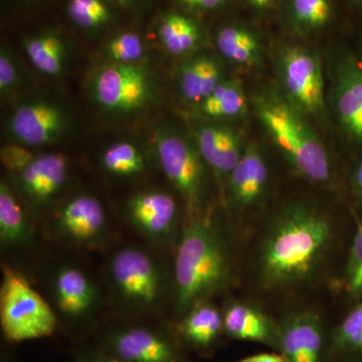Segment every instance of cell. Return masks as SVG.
Listing matches in <instances>:
<instances>
[{"instance_id": "cell-1", "label": "cell", "mask_w": 362, "mask_h": 362, "mask_svg": "<svg viewBox=\"0 0 362 362\" xmlns=\"http://www.w3.org/2000/svg\"><path fill=\"white\" fill-rule=\"evenodd\" d=\"M329 216L310 204L285 206L267 226L259 243L258 270L269 289H287L310 281L332 245Z\"/></svg>"}, {"instance_id": "cell-2", "label": "cell", "mask_w": 362, "mask_h": 362, "mask_svg": "<svg viewBox=\"0 0 362 362\" xmlns=\"http://www.w3.org/2000/svg\"><path fill=\"white\" fill-rule=\"evenodd\" d=\"M230 276V256L221 235L206 218H190L175 257L177 314L185 315L195 305L221 291Z\"/></svg>"}, {"instance_id": "cell-3", "label": "cell", "mask_w": 362, "mask_h": 362, "mask_svg": "<svg viewBox=\"0 0 362 362\" xmlns=\"http://www.w3.org/2000/svg\"><path fill=\"white\" fill-rule=\"evenodd\" d=\"M259 122L293 170L313 183L331 180L329 156L306 116L284 97L263 94L256 100Z\"/></svg>"}, {"instance_id": "cell-4", "label": "cell", "mask_w": 362, "mask_h": 362, "mask_svg": "<svg viewBox=\"0 0 362 362\" xmlns=\"http://www.w3.org/2000/svg\"><path fill=\"white\" fill-rule=\"evenodd\" d=\"M87 90L100 111L109 116L128 117L142 113L156 103L158 83L156 74L144 62H103L90 73Z\"/></svg>"}, {"instance_id": "cell-5", "label": "cell", "mask_w": 362, "mask_h": 362, "mask_svg": "<svg viewBox=\"0 0 362 362\" xmlns=\"http://www.w3.org/2000/svg\"><path fill=\"white\" fill-rule=\"evenodd\" d=\"M152 142L159 165L185 202L190 218H199L206 197L207 166L192 135L160 124L154 127Z\"/></svg>"}, {"instance_id": "cell-6", "label": "cell", "mask_w": 362, "mask_h": 362, "mask_svg": "<svg viewBox=\"0 0 362 362\" xmlns=\"http://www.w3.org/2000/svg\"><path fill=\"white\" fill-rule=\"evenodd\" d=\"M0 324L11 342L52 337L58 318L49 304L21 274L4 267L0 287Z\"/></svg>"}, {"instance_id": "cell-7", "label": "cell", "mask_w": 362, "mask_h": 362, "mask_svg": "<svg viewBox=\"0 0 362 362\" xmlns=\"http://www.w3.org/2000/svg\"><path fill=\"white\" fill-rule=\"evenodd\" d=\"M279 78L284 98L304 116L325 113L323 66L318 54L300 45H289L278 59Z\"/></svg>"}, {"instance_id": "cell-8", "label": "cell", "mask_w": 362, "mask_h": 362, "mask_svg": "<svg viewBox=\"0 0 362 362\" xmlns=\"http://www.w3.org/2000/svg\"><path fill=\"white\" fill-rule=\"evenodd\" d=\"M73 126L66 105L52 97L37 96L21 101L6 121L11 142L30 148L56 144L68 136Z\"/></svg>"}, {"instance_id": "cell-9", "label": "cell", "mask_w": 362, "mask_h": 362, "mask_svg": "<svg viewBox=\"0 0 362 362\" xmlns=\"http://www.w3.org/2000/svg\"><path fill=\"white\" fill-rule=\"evenodd\" d=\"M109 269L117 291L128 303L149 309L160 301L163 278L148 252L140 247H123L112 257Z\"/></svg>"}, {"instance_id": "cell-10", "label": "cell", "mask_w": 362, "mask_h": 362, "mask_svg": "<svg viewBox=\"0 0 362 362\" xmlns=\"http://www.w3.org/2000/svg\"><path fill=\"white\" fill-rule=\"evenodd\" d=\"M190 135L207 168L223 180H226L247 148L237 130L218 121L204 119L195 123Z\"/></svg>"}, {"instance_id": "cell-11", "label": "cell", "mask_w": 362, "mask_h": 362, "mask_svg": "<svg viewBox=\"0 0 362 362\" xmlns=\"http://www.w3.org/2000/svg\"><path fill=\"white\" fill-rule=\"evenodd\" d=\"M126 216L131 225L147 237L165 239L177 223L178 204L175 197L164 190H141L128 199Z\"/></svg>"}, {"instance_id": "cell-12", "label": "cell", "mask_w": 362, "mask_h": 362, "mask_svg": "<svg viewBox=\"0 0 362 362\" xmlns=\"http://www.w3.org/2000/svg\"><path fill=\"white\" fill-rule=\"evenodd\" d=\"M226 181L228 199L238 211H247L261 204L270 181V170L261 150L255 145L247 146Z\"/></svg>"}, {"instance_id": "cell-13", "label": "cell", "mask_w": 362, "mask_h": 362, "mask_svg": "<svg viewBox=\"0 0 362 362\" xmlns=\"http://www.w3.org/2000/svg\"><path fill=\"white\" fill-rule=\"evenodd\" d=\"M70 173L69 159L62 153L37 154L16 176L21 194L33 206H45L65 187Z\"/></svg>"}, {"instance_id": "cell-14", "label": "cell", "mask_w": 362, "mask_h": 362, "mask_svg": "<svg viewBox=\"0 0 362 362\" xmlns=\"http://www.w3.org/2000/svg\"><path fill=\"white\" fill-rule=\"evenodd\" d=\"M106 223L103 204L89 194L71 197L54 218V228L62 237L81 244L99 239L106 228Z\"/></svg>"}, {"instance_id": "cell-15", "label": "cell", "mask_w": 362, "mask_h": 362, "mask_svg": "<svg viewBox=\"0 0 362 362\" xmlns=\"http://www.w3.org/2000/svg\"><path fill=\"white\" fill-rule=\"evenodd\" d=\"M220 54L199 51L182 59L175 71V84L187 103L199 104L225 80Z\"/></svg>"}, {"instance_id": "cell-16", "label": "cell", "mask_w": 362, "mask_h": 362, "mask_svg": "<svg viewBox=\"0 0 362 362\" xmlns=\"http://www.w3.org/2000/svg\"><path fill=\"white\" fill-rule=\"evenodd\" d=\"M280 328V350L287 362H320L324 344L323 324L313 312L288 317Z\"/></svg>"}, {"instance_id": "cell-17", "label": "cell", "mask_w": 362, "mask_h": 362, "mask_svg": "<svg viewBox=\"0 0 362 362\" xmlns=\"http://www.w3.org/2000/svg\"><path fill=\"white\" fill-rule=\"evenodd\" d=\"M333 105L344 132L362 143V66L350 57L338 65Z\"/></svg>"}, {"instance_id": "cell-18", "label": "cell", "mask_w": 362, "mask_h": 362, "mask_svg": "<svg viewBox=\"0 0 362 362\" xmlns=\"http://www.w3.org/2000/svg\"><path fill=\"white\" fill-rule=\"evenodd\" d=\"M223 316V330L228 337L280 349L279 325L257 307L242 302H230Z\"/></svg>"}, {"instance_id": "cell-19", "label": "cell", "mask_w": 362, "mask_h": 362, "mask_svg": "<svg viewBox=\"0 0 362 362\" xmlns=\"http://www.w3.org/2000/svg\"><path fill=\"white\" fill-rule=\"evenodd\" d=\"M154 33L164 51L176 58H187L202 51L206 44V32L201 23L180 11L160 14Z\"/></svg>"}, {"instance_id": "cell-20", "label": "cell", "mask_w": 362, "mask_h": 362, "mask_svg": "<svg viewBox=\"0 0 362 362\" xmlns=\"http://www.w3.org/2000/svg\"><path fill=\"white\" fill-rule=\"evenodd\" d=\"M111 345L117 358L124 362H177L173 345L145 328L120 331L112 337Z\"/></svg>"}, {"instance_id": "cell-21", "label": "cell", "mask_w": 362, "mask_h": 362, "mask_svg": "<svg viewBox=\"0 0 362 362\" xmlns=\"http://www.w3.org/2000/svg\"><path fill=\"white\" fill-rule=\"evenodd\" d=\"M23 49L30 65L47 77L65 74L69 63V45L63 33L54 28H42L26 35Z\"/></svg>"}, {"instance_id": "cell-22", "label": "cell", "mask_w": 362, "mask_h": 362, "mask_svg": "<svg viewBox=\"0 0 362 362\" xmlns=\"http://www.w3.org/2000/svg\"><path fill=\"white\" fill-rule=\"evenodd\" d=\"M57 308L70 318H80L89 313L96 303L97 291L89 277L76 267H64L54 280Z\"/></svg>"}, {"instance_id": "cell-23", "label": "cell", "mask_w": 362, "mask_h": 362, "mask_svg": "<svg viewBox=\"0 0 362 362\" xmlns=\"http://www.w3.org/2000/svg\"><path fill=\"white\" fill-rule=\"evenodd\" d=\"M195 111L206 120L223 121L240 118L247 113V100L239 78L226 77L201 103Z\"/></svg>"}, {"instance_id": "cell-24", "label": "cell", "mask_w": 362, "mask_h": 362, "mask_svg": "<svg viewBox=\"0 0 362 362\" xmlns=\"http://www.w3.org/2000/svg\"><path fill=\"white\" fill-rule=\"evenodd\" d=\"M120 7L112 0H66V18L81 32L97 35L111 30L119 21Z\"/></svg>"}, {"instance_id": "cell-25", "label": "cell", "mask_w": 362, "mask_h": 362, "mask_svg": "<svg viewBox=\"0 0 362 362\" xmlns=\"http://www.w3.org/2000/svg\"><path fill=\"white\" fill-rule=\"evenodd\" d=\"M216 49L221 58L239 66H254L261 58V45L244 26L226 25L216 30Z\"/></svg>"}, {"instance_id": "cell-26", "label": "cell", "mask_w": 362, "mask_h": 362, "mask_svg": "<svg viewBox=\"0 0 362 362\" xmlns=\"http://www.w3.org/2000/svg\"><path fill=\"white\" fill-rule=\"evenodd\" d=\"M32 228L16 192L6 181L0 183V240L6 247L25 246Z\"/></svg>"}, {"instance_id": "cell-27", "label": "cell", "mask_w": 362, "mask_h": 362, "mask_svg": "<svg viewBox=\"0 0 362 362\" xmlns=\"http://www.w3.org/2000/svg\"><path fill=\"white\" fill-rule=\"evenodd\" d=\"M223 330V313L213 304L195 305L185 315L181 332L195 346L207 347L216 341Z\"/></svg>"}, {"instance_id": "cell-28", "label": "cell", "mask_w": 362, "mask_h": 362, "mask_svg": "<svg viewBox=\"0 0 362 362\" xmlns=\"http://www.w3.org/2000/svg\"><path fill=\"white\" fill-rule=\"evenodd\" d=\"M101 165L110 175L130 177L140 175L146 168V159L134 143L116 141L103 150Z\"/></svg>"}, {"instance_id": "cell-29", "label": "cell", "mask_w": 362, "mask_h": 362, "mask_svg": "<svg viewBox=\"0 0 362 362\" xmlns=\"http://www.w3.org/2000/svg\"><path fill=\"white\" fill-rule=\"evenodd\" d=\"M146 44L142 35L134 30H121L112 35L102 47L104 62L114 64L142 63Z\"/></svg>"}, {"instance_id": "cell-30", "label": "cell", "mask_w": 362, "mask_h": 362, "mask_svg": "<svg viewBox=\"0 0 362 362\" xmlns=\"http://www.w3.org/2000/svg\"><path fill=\"white\" fill-rule=\"evenodd\" d=\"M293 18L300 28L306 30L322 28L329 23V0H291Z\"/></svg>"}, {"instance_id": "cell-31", "label": "cell", "mask_w": 362, "mask_h": 362, "mask_svg": "<svg viewBox=\"0 0 362 362\" xmlns=\"http://www.w3.org/2000/svg\"><path fill=\"white\" fill-rule=\"evenodd\" d=\"M333 349L345 354H362V302L338 326Z\"/></svg>"}, {"instance_id": "cell-32", "label": "cell", "mask_w": 362, "mask_h": 362, "mask_svg": "<svg viewBox=\"0 0 362 362\" xmlns=\"http://www.w3.org/2000/svg\"><path fill=\"white\" fill-rule=\"evenodd\" d=\"M23 82V74L20 62L7 45L0 49V95L9 98L16 94Z\"/></svg>"}, {"instance_id": "cell-33", "label": "cell", "mask_w": 362, "mask_h": 362, "mask_svg": "<svg viewBox=\"0 0 362 362\" xmlns=\"http://www.w3.org/2000/svg\"><path fill=\"white\" fill-rule=\"evenodd\" d=\"M37 156L30 147L16 142L4 145L0 150L2 165L13 175H18L26 166L30 165Z\"/></svg>"}, {"instance_id": "cell-34", "label": "cell", "mask_w": 362, "mask_h": 362, "mask_svg": "<svg viewBox=\"0 0 362 362\" xmlns=\"http://www.w3.org/2000/svg\"><path fill=\"white\" fill-rule=\"evenodd\" d=\"M362 262V223L356 221V233L350 247L345 267V278L349 279L356 272Z\"/></svg>"}, {"instance_id": "cell-35", "label": "cell", "mask_w": 362, "mask_h": 362, "mask_svg": "<svg viewBox=\"0 0 362 362\" xmlns=\"http://www.w3.org/2000/svg\"><path fill=\"white\" fill-rule=\"evenodd\" d=\"M180 6L190 11H213L225 6L228 0H175Z\"/></svg>"}, {"instance_id": "cell-36", "label": "cell", "mask_w": 362, "mask_h": 362, "mask_svg": "<svg viewBox=\"0 0 362 362\" xmlns=\"http://www.w3.org/2000/svg\"><path fill=\"white\" fill-rule=\"evenodd\" d=\"M115 2L117 6L120 7L121 9L130 13H137V11H143L151 0H112Z\"/></svg>"}, {"instance_id": "cell-37", "label": "cell", "mask_w": 362, "mask_h": 362, "mask_svg": "<svg viewBox=\"0 0 362 362\" xmlns=\"http://www.w3.org/2000/svg\"><path fill=\"white\" fill-rule=\"evenodd\" d=\"M346 282L352 295H362V262L356 272L347 279Z\"/></svg>"}, {"instance_id": "cell-38", "label": "cell", "mask_w": 362, "mask_h": 362, "mask_svg": "<svg viewBox=\"0 0 362 362\" xmlns=\"http://www.w3.org/2000/svg\"><path fill=\"white\" fill-rule=\"evenodd\" d=\"M238 362H287L282 354H259Z\"/></svg>"}, {"instance_id": "cell-39", "label": "cell", "mask_w": 362, "mask_h": 362, "mask_svg": "<svg viewBox=\"0 0 362 362\" xmlns=\"http://www.w3.org/2000/svg\"><path fill=\"white\" fill-rule=\"evenodd\" d=\"M354 187L362 204V161L357 164L354 171Z\"/></svg>"}, {"instance_id": "cell-40", "label": "cell", "mask_w": 362, "mask_h": 362, "mask_svg": "<svg viewBox=\"0 0 362 362\" xmlns=\"http://www.w3.org/2000/svg\"><path fill=\"white\" fill-rule=\"evenodd\" d=\"M247 2H249L254 8L263 11V9L270 7L274 0H247Z\"/></svg>"}, {"instance_id": "cell-41", "label": "cell", "mask_w": 362, "mask_h": 362, "mask_svg": "<svg viewBox=\"0 0 362 362\" xmlns=\"http://www.w3.org/2000/svg\"><path fill=\"white\" fill-rule=\"evenodd\" d=\"M16 2L21 4V6H37L39 4H42L45 0H16Z\"/></svg>"}, {"instance_id": "cell-42", "label": "cell", "mask_w": 362, "mask_h": 362, "mask_svg": "<svg viewBox=\"0 0 362 362\" xmlns=\"http://www.w3.org/2000/svg\"><path fill=\"white\" fill-rule=\"evenodd\" d=\"M82 362H124V361H120V359H118V358H116V359L102 358V359H89V361H84Z\"/></svg>"}, {"instance_id": "cell-43", "label": "cell", "mask_w": 362, "mask_h": 362, "mask_svg": "<svg viewBox=\"0 0 362 362\" xmlns=\"http://www.w3.org/2000/svg\"><path fill=\"white\" fill-rule=\"evenodd\" d=\"M354 1L359 2V4H362V0H354Z\"/></svg>"}]
</instances>
